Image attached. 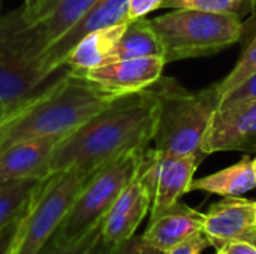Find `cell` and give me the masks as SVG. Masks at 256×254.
Returning <instances> with one entry per match:
<instances>
[{
    "label": "cell",
    "mask_w": 256,
    "mask_h": 254,
    "mask_svg": "<svg viewBox=\"0 0 256 254\" xmlns=\"http://www.w3.org/2000/svg\"><path fill=\"white\" fill-rule=\"evenodd\" d=\"M159 115V96L153 87L124 93L54 148L51 174L78 171L92 175L116 159L153 142Z\"/></svg>",
    "instance_id": "cell-1"
},
{
    "label": "cell",
    "mask_w": 256,
    "mask_h": 254,
    "mask_svg": "<svg viewBox=\"0 0 256 254\" xmlns=\"http://www.w3.org/2000/svg\"><path fill=\"white\" fill-rule=\"evenodd\" d=\"M122 93L66 70L34 102L0 124V150L24 139H63Z\"/></svg>",
    "instance_id": "cell-2"
},
{
    "label": "cell",
    "mask_w": 256,
    "mask_h": 254,
    "mask_svg": "<svg viewBox=\"0 0 256 254\" xmlns=\"http://www.w3.org/2000/svg\"><path fill=\"white\" fill-rule=\"evenodd\" d=\"M152 87L159 96L153 148L162 156L207 157L201 150L202 139L222 100L216 84L192 93L176 79L160 76Z\"/></svg>",
    "instance_id": "cell-3"
},
{
    "label": "cell",
    "mask_w": 256,
    "mask_h": 254,
    "mask_svg": "<svg viewBox=\"0 0 256 254\" xmlns=\"http://www.w3.org/2000/svg\"><path fill=\"white\" fill-rule=\"evenodd\" d=\"M148 21L162 42L166 64L218 54L240 42L244 33L238 16L196 9H171Z\"/></svg>",
    "instance_id": "cell-4"
},
{
    "label": "cell",
    "mask_w": 256,
    "mask_h": 254,
    "mask_svg": "<svg viewBox=\"0 0 256 254\" xmlns=\"http://www.w3.org/2000/svg\"><path fill=\"white\" fill-rule=\"evenodd\" d=\"M96 1L36 0L24 4L0 16V40L36 70L42 52L80 21Z\"/></svg>",
    "instance_id": "cell-5"
},
{
    "label": "cell",
    "mask_w": 256,
    "mask_h": 254,
    "mask_svg": "<svg viewBox=\"0 0 256 254\" xmlns=\"http://www.w3.org/2000/svg\"><path fill=\"white\" fill-rule=\"evenodd\" d=\"M146 151H130L93 172L51 238L72 243L100 225L122 192L138 177Z\"/></svg>",
    "instance_id": "cell-6"
},
{
    "label": "cell",
    "mask_w": 256,
    "mask_h": 254,
    "mask_svg": "<svg viewBox=\"0 0 256 254\" xmlns=\"http://www.w3.org/2000/svg\"><path fill=\"white\" fill-rule=\"evenodd\" d=\"M90 175L62 171L45 178L26 211L9 254H38L57 232Z\"/></svg>",
    "instance_id": "cell-7"
},
{
    "label": "cell",
    "mask_w": 256,
    "mask_h": 254,
    "mask_svg": "<svg viewBox=\"0 0 256 254\" xmlns=\"http://www.w3.org/2000/svg\"><path fill=\"white\" fill-rule=\"evenodd\" d=\"M204 159L196 154L162 156L154 148H147L138 175L153 192L150 220L176 205L184 193H189L194 175Z\"/></svg>",
    "instance_id": "cell-8"
},
{
    "label": "cell",
    "mask_w": 256,
    "mask_h": 254,
    "mask_svg": "<svg viewBox=\"0 0 256 254\" xmlns=\"http://www.w3.org/2000/svg\"><path fill=\"white\" fill-rule=\"evenodd\" d=\"M129 21V0H98L80 21L42 52L36 70L44 78L52 76L63 69L64 58L86 34Z\"/></svg>",
    "instance_id": "cell-9"
},
{
    "label": "cell",
    "mask_w": 256,
    "mask_h": 254,
    "mask_svg": "<svg viewBox=\"0 0 256 254\" xmlns=\"http://www.w3.org/2000/svg\"><path fill=\"white\" fill-rule=\"evenodd\" d=\"M206 156L219 151L256 153V100L218 108L204 135Z\"/></svg>",
    "instance_id": "cell-10"
},
{
    "label": "cell",
    "mask_w": 256,
    "mask_h": 254,
    "mask_svg": "<svg viewBox=\"0 0 256 254\" xmlns=\"http://www.w3.org/2000/svg\"><path fill=\"white\" fill-rule=\"evenodd\" d=\"M60 76H40L0 40V103L10 115L40 97Z\"/></svg>",
    "instance_id": "cell-11"
},
{
    "label": "cell",
    "mask_w": 256,
    "mask_h": 254,
    "mask_svg": "<svg viewBox=\"0 0 256 254\" xmlns=\"http://www.w3.org/2000/svg\"><path fill=\"white\" fill-rule=\"evenodd\" d=\"M204 235L216 250L232 241L252 243L256 238V201L226 196L206 213Z\"/></svg>",
    "instance_id": "cell-12"
},
{
    "label": "cell",
    "mask_w": 256,
    "mask_h": 254,
    "mask_svg": "<svg viewBox=\"0 0 256 254\" xmlns=\"http://www.w3.org/2000/svg\"><path fill=\"white\" fill-rule=\"evenodd\" d=\"M153 204V192L138 175L117 198L102 222V238L110 244H122L132 238Z\"/></svg>",
    "instance_id": "cell-13"
},
{
    "label": "cell",
    "mask_w": 256,
    "mask_h": 254,
    "mask_svg": "<svg viewBox=\"0 0 256 254\" xmlns=\"http://www.w3.org/2000/svg\"><path fill=\"white\" fill-rule=\"evenodd\" d=\"M164 57H142L112 61L80 73L117 93H134L152 87L165 67Z\"/></svg>",
    "instance_id": "cell-14"
},
{
    "label": "cell",
    "mask_w": 256,
    "mask_h": 254,
    "mask_svg": "<svg viewBox=\"0 0 256 254\" xmlns=\"http://www.w3.org/2000/svg\"><path fill=\"white\" fill-rule=\"evenodd\" d=\"M57 142L52 138L24 139L0 150V181L48 178Z\"/></svg>",
    "instance_id": "cell-15"
},
{
    "label": "cell",
    "mask_w": 256,
    "mask_h": 254,
    "mask_svg": "<svg viewBox=\"0 0 256 254\" xmlns=\"http://www.w3.org/2000/svg\"><path fill=\"white\" fill-rule=\"evenodd\" d=\"M204 219L206 214L178 201L170 210L150 220L142 238L152 246L170 252L198 232H202Z\"/></svg>",
    "instance_id": "cell-16"
},
{
    "label": "cell",
    "mask_w": 256,
    "mask_h": 254,
    "mask_svg": "<svg viewBox=\"0 0 256 254\" xmlns=\"http://www.w3.org/2000/svg\"><path fill=\"white\" fill-rule=\"evenodd\" d=\"M126 25L128 22L86 34L64 58L63 67L72 72H86L105 64L110 54L118 43Z\"/></svg>",
    "instance_id": "cell-17"
},
{
    "label": "cell",
    "mask_w": 256,
    "mask_h": 254,
    "mask_svg": "<svg viewBox=\"0 0 256 254\" xmlns=\"http://www.w3.org/2000/svg\"><path fill=\"white\" fill-rule=\"evenodd\" d=\"M256 187L250 156L242 157L236 165L212 175L194 180L189 192H206L219 196H242Z\"/></svg>",
    "instance_id": "cell-18"
},
{
    "label": "cell",
    "mask_w": 256,
    "mask_h": 254,
    "mask_svg": "<svg viewBox=\"0 0 256 254\" xmlns=\"http://www.w3.org/2000/svg\"><path fill=\"white\" fill-rule=\"evenodd\" d=\"M142 57H164V46L147 16L130 19L105 64ZM104 66V64H102Z\"/></svg>",
    "instance_id": "cell-19"
},
{
    "label": "cell",
    "mask_w": 256,
    "mask_h": 254,
    "mask_svg": "<svg viewBox=\"0 0 256 254\" xmlns=\"http://www.w3.org/2000/svg\"><path fill=\"white\" fill-rule=\"evenodd\" d=\"M44 180L0 181V232L21 220Z\"/></svg>",
    "instance_id": "cell-20"
},
{
    "label": "cell",
    "mask_w": 256,
    "mask_h": 254,
    "mask_svg": "<svg viewBox=\"0 0 256 254\" xmlns=\"http://www.w3.org/2000/svg\"><path fill=\"white\" fill-rule=\"evenodd\" d=\"M160 9H196L212 13L234 15L244 21L256 9V0H165Z\"/></svg>",
    "instance_id": "cell-21"
},
{
    "label": "cell",
    "mask_w": 256,
    "mask_h": 254,
    "mask_svg": "<svg viewBox=\"0 0 256 254\" xmlns=\"http://www.w3.org/2000/svg\"><path fill=\"white\" fill-rule=\"evenodd\" d=\"M256 73V27L252 30V34L246 39L240 57L232 67V70L220 81L216 82L218 91L224 99L228 93L240 87L244 81Z\"/></svg>",
    "instance_id": "cell-22"
},
{
    "label": "cell",
    "mask_w": 256,
    "mask_h": 254,
    "mask_svg": "<svg viewBox=\"0 0 256 254\" xmlns=\"http://www.w3.org/2000/svg\"><path fill=\"white\" fill-rule=\"evenodd\" d=\"M102 237V223L72 243H58L50 238L38 254H88Z\"/></svg>",
    "instance_id": "cell-23"
},
{
    "label": "cell",
    "mask_w": 256,
    "mask_h": 254,
    "mask_svg": "<svg viewBox=\"0 0 256 254\" xmlns=\"http://www.w3.org/2000/svg\"><path fill=\"white\" fill-rule=\"evenodd\" d=\"M250 100H256V73L254 76H250L248 81H244L240 87L228 93L220 100L219 108H230V106L240 105V103L250 102Z\"/></svg>",
    "instance_id": "cell-24"
},
{
    "label": "cell",
    "mask_w": 256,
    "mask_h": 254,
    "mask_svg": "<svg viewBox=\"0 0 256 254\" xmlns=\"http://www.w3.org/2000/svg\"><path fill=\"white\" fill-rule=\"evenodd\" d=\"M114 254H166V252L152 246L150 243H147L142 235L141 237H132L129 240H126L124 243L118 244Z\"/></svg>",
    "instance_id": "cell-25"
},
{
    "label": "cell",
    "mask_w": 256,
    "mask_h": 254,
    "mask_svg": "<svg viewBox=\"0 0 256 254\" xmlns=\"http://www.w3.org/2000/svg\"><path fill=\"white\" fill-rule=\"evenodd\" d=\"M210 246L212 244H210L208 238L204 235V232H198L192 238L186 240L184 243H182L177 247L166 252V254H201Z\"/></svg>",
    "instance_id": "cell-26"
},
{
    "label": "cell",
    "mask_w": 256,
    "mask_h": 254,
    "mask_svg": "<svg viewBox=\"0 0 256 254\" xmlns=\"http://www.w3.org/2000/svg\"><path fill=\"white\" fill-rule=\"evenodd\" d=\"M165 0H129V19L147 16L162 7Z\"/></svg>",
    "instance_id": "cell-27"
},
{
    "label": "cell",
    "mask_w": 256,
    "mask_h": 254,
    "mask_svg": "<svg viewBox=\"0 0 256 254\" xmlns=\"http://www.w3.org/2000/svg\"><path fill=\"white\" fill-rule=\"evenodd\" d=\"M21 220L12 223L10 226H8L6 229H3L0 232V254L10 253L12 244H14V241L16 238V234H18V229H20V225H21Z\"/></svg>",
    "instance_id": "cell-28"
},
{
    "label": "cell",
    "mask_w": 256,
    "mask_h": 254,
    "mask_svg": "<svg viewBox=\"0 0 256 254\" xmlns=\"http://www.w3.org/2000/svg\"><path fill=\"white\" fill-rule=\"evenodd\" d=\"M216 254H256V247L248 241H232L218 249Z\"/></svg>",
    "instance_id": "cell-29"
},
{
    "label": "cell",
    "mask_w": 256,
    "mask_h": 254,
    "mask_svg": "<svg viewBox=\"0 0 256 254\" xmlns=\"http://www.w3.org/2000/svg\"><path fill=\"white\" fill-rule=\"evenodd\" d=\"M116 249H117L116 244H110V243H106V241L100 237L99 241L96 243V246L92 249V252L88 254H114Z\"/></svg>",
    "instance_id": "cell-30"
},
{
    "label": "cell",
    "mask_w": 256,
    "mask_h": 254,
    "mask_svg": "<svg viewBox=\"0 0 256 254\" xmlns=\"http://www.w3.org/2000/svg\"><path fill=\"white\" fill-rule=\"evenodd\" d=\"M9 117H10V114L6 111V108H4V106L0 103V124H3V123H4V121L9 118Z\"/></svg>",
    "instance_id": "cell-31"
},
{
    "label": "cell",
    "mask_w": 256,
    "mask_h": 254,
    "mask_svg": "<svg viewBox=\"0 0 256 254\" xmlns=\"http://www.w3.org/2000/svg\"><path fill=\"white\" fill-rule=\"evenodd\" d=\"M252 168H254V174H255V180H256V157L252 159Z\"/></svg>",
    "instance_id": "cell-32"
},
{
    "label": "cell",
    "mask_w": 256,
    "mask_h": 254,
    "mask_svg": "<svg viewBox=\"0 0 256 254\" xmlns=\"http://www.w3.org/2000/svg\"><path fill=\"white\" fill-rule=\"evenodd\" d=\"M33 1H36V0H26L24 4H30V3H33Z\"/></svg>",
    "instance_id": "cell-33"
},
{
    "label": "cell",
    "mask_w": 256,
    "mask_h": 254,
    "mask_svg": "<svg viewBox=\"0 0 256 254\" xmlns=\"http://www.w3.org/2000/svg\"><path fill=\"white\" fill-rule=\"evenodd\" d=\"M252 244H254V246H255V247H256V238H255V240H254V241H252Z\"/></svg>",
    "instance_id": "cell-34"
}]
</instances>
